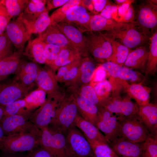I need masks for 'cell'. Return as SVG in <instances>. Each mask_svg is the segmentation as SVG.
Listing matches in <instances>:
<instances>
[{"label": "cell", "mask_w": 157, "mask_h": 157, "mask_svg": "<svg viewBox=\"0 0 157 157\" xmlns=\"http://www.w3.org/2000/svg\"><path fill=\"white\" fill-rule=\"evenodd\" d=\"M40 133L38 129L5 136L0 142V149L7 153L31 151L40 145Z\"/></svg>", "instance_id": "cell-1"}, {"label": "cell", "mask_w": 157, "mask_h": 157, "mask_svg": "<svg viewBox=\"0 0 157 157\" xmlns=\"http://www.w3.org/2000/svg\"><path fill=\"white\" fill-rule=\"evenodd\" d=\"M118 137L135 143H141L149 133L138 115L131 117L117 116Z\"/></svg>", "instance_id": "cell-2"}, {"label": "cell", "mask_w": 157, "mask_h": 157, "mask_svg": "<svg viewBox=\"0 0 157 157\" xmlns=\"http://www.w3.org/2000/svg\"><path fill=\"white\" fill-rule=\"evenodd\" d=\"M105 31L104 33L101 32L105 36L117 41L129 49L141 46L149 38L147 34L138 31L133 23L124 28Z\"/></svg>", "instance_id": "cell-3"}, {"label": "cell", "mask_w": 157, "mask_h": 157, "mask_svg": "<svg viewBox=\"0 0 157 157\" xmlns=\"http://www.w3.org/2000/svg\"><path fill=\"white\" fill-rule=\"evenodd\" d=\"M40 129V147L49 152L53 157H68L66 139L62 133L48 126Z\"/></svg>", "instance_id": "cell-4"}, {"label": "cell", "mask_w": 157, "mask_h": 157, "mask_svg": "<svg viewBox=\"0 0 157 157\" xmlns=\"http://www.w3.org/2000/svg\"><path fill=\"white\" fill-rule=\"evenodd\" d=\"M65 139L68 157H94L89 142L74 127L69 130Z\"/></svg>", "instance_id": "cell-5"}, {"label": "cell", "mask_w": 157, "mask_h": 157, "mask_svg": "<svg viewBox=\"0 0 157 157\" xmlns=\"http://www.w3.org/2000/svg\"><path fill=\"white\" fill-rule=\"evenodd\" d=\"M5 32L17 51L22 53L24 46L27 41L30 39L31 34L21 15L11 20Z\"/></svg>", "instance_id": "cell-6"}, {"label": "cell", "mask_w": 157, "mask_h": 157, "mask_svg": "<svg viewBox=\"0 0 157 157\" xmlns=\"http://www.w3.org/2000/svg\"><path fill=\"white\" fill-rule=\"evenodd\" d=\"M85 33L87 50L94 57L101 60L109 58L112 53V46L103 33L101 32Z\"/></svg>", "instance_id": "cell-7"}, {"label": "cell", "mask_w": 157, "mask_h": 157, "mask_svg": "<svg viewBox=\"0 0 157 157\" xmlns=\"http://www.w3.org/2000/svg\"><path fill=\"white\" fill-rule=\"evenodd\" d=\"M30 117L16 115L4 116L0 122L6 136L24 133L38 130L30 121Z\"/></svg>", "instance_id": "cell-8"}, {"label": "cell", "mask_w": 157, "mask_h": 157, "mask_svg": "<svg viewBox=\"0 0 157 157\" xmlns=\"http://www.w3.org/2000/svg\"><path fill=\"white\" fill-rule=\"evenodd\" d=\"M77 108L74 103L68 104L55 111L50 123L52 128L62 133L73 127L74 122L77 115Z\"/></svg>", "instance_id": "cell-9"}, {"label": "cell", "mask_w": 157, "mask_h": 157, "mask_svg": "<svg viewBox=\"0 0 157 157\" xmlns=\"http://www.w3.org/2000/svg\"><path fill=\"white\" fill-rule=\"evenodd\" d=\"M92 15L79 5L70 8L61 22L74 26L83 33L90 31V22Z\"/></svg>", "instance_id": "cell-10"}, {"label": "cell", "mask_w": 157, "mask_h": 157, "mask_svg": "<svg viewBox=\"0 0 157 157\" xmlns=\"http://www.w3.org/2000/svg\"><path fill=\"white\" fill-rule=\"evenodd\" d=\"M157 0H148L139 7L138 14V23L142 29V32L156 27L157 24Z\"/></svg>", "instance_id": "cell-11"}, {"label": "cell", "mask_w": 157, "mask_h": 157, "mask_svg": "<svg viewBox=\"0 0 157 157\" xmlns=\"http://www.w3.org/2000/svg\"><path fill=\"white\" fill-rule=\"evenodd\" d=\"M99 120L95 126L103 132L108 144L118 137V121L117 116L104 108L99 110Z\"/></svg>", "instance_id": "cell-12"}, {"label": "cell", "mask_w": 157, "mask_h": 157, "mask_svg": "<svg viewBox=\"0 0 157 157\" xmlns=\"http://www.w3.org/2000/svg\"><path fill=\"white\" fill-rule=\"evenodd\" d=\"M104 106L117 116L131 117L137 115L138 106L132 102L130 97H115L108 100Z\"/></svg>", "instance_id": "cell-13"}, {"label": "cell", "mask_w": 157, "mask_h": 157, "mask_svg": "<svg viewBox=\"0 0 157 157\" xmlns=\"http://www.w3.org/2000/svg\"><path fill=\"white\" fill-rule=\"evenodd\" d=\"M28 90L16 82L0 84V105L5 106L23 99L28 94Z\"/></svg>", "instance_id": "cell-14"}, {"label": "cell", "mask_w": 157, "mask_h": 157, "mask_svg": "<svg viewBox=\"0 0 157 157\" xmlns=\"http://www.w3.org/2000/svg\"><path fill=\"white\" fill-rule=\"evenodd\" d=\"M38 38L45 44H55L62 48L68 47L76 49L61 31L57 23L53 21H51L47 28L39 34Z\"/></svg>", "instance_id": "cell-15"}, {"label": "cell", "mask_w": 157, "mask_h": 157, "mask_svg": "<svg viewBox=\"0 0 157 157\" xmlns=\"http://www.w3.org/2000/svg\"><path fill=\"white\" fill-rule=\"evenodd\" d=\"M108 144L120 157H141L142 142L133 143L118 137Z\"/></svg>", "instance_id": "cell-16"}, {"label": "cell", "mask_w": 157, "mask_h": 157, "mask_svg": "<svg viewBox=\"0 0 157 157\" xmlns=\"http://www.w3.org/2000/svg\"><path fill=\"white\" fill-rule=\"evenodd\" d=\"M138 116L149 134H157V105L149 103L138 106Z\"/></svg>", "instance_id": "cell-17"}, {"label": "cell", "mask_w": 157, "mask_h": 157, "mask_svg": "<svg viewBox=\"0 0 157 157\" xmlns=\"http://www.w3.org/2000/svg\"><path fill=\"white\" fill-rule=\"evenodd\" d=\"M56 104L50 101L45 102L30 117V121L39 129L48 126L55 113Z\"/></svg>", "instance_id": "cell-18"}, {"label": "cell", "mask_w": 157, "mask_h": 157, "mask_svg": "<svg viewBox=\"0 0 157 157\" xmlns=\"http://www.w3.org/2000/svg\"><path fill=\"white\" fill-rule=\"evenodd\" d=\"M60 29L73 46L78 51L88 50L85 36L74 26L65 22L57 23Z\"/></svg>", "instance_id": "cell-19"}, {"label": "cell", "mask_w": 157, "mask_h": 157, "mask_svg": "<svg viewBox=\"0 0 157 157\" xmlns=\"http://www.w3.org/2000/svg\"><path fill=\"white\" fill-rule=\"evenodd\" d=\"M122 85L129 97L134 99L138 106L146 105L149 102L150 88L143 85L142 82L129 84L122 81Z\"/></svg>", "instance_id": "cell-20"}, {"label": "cell", "mask_w": 157, "mask_h": 157, "mask_svg": "<svg viewBox=\"0 0 157 157\" xmlns=\"http://www.w3.org/2000/svg\"><path fill=\"white\" fill-rule=\"evenodd\" d=\"M74 125L83 132L88 142L98 141L108 144L104 135L96 126L78 115L74 120Z\"/></svg>", "instance_id": "cell-21"}, {"label": "cell", "mask_w": 157, "mask_h": 157, "mask_svg": "<svg viewBox=\"0 0 157 157\" xmlns=\"http://www.w3.org/2000/svg\"><path fill=\"white\" fill-rule=\"evenodd\" d=\"M130 23H122L113 19H107L99 14H95L92 16L90 21V31L101 32L118 29L126 27Z\"/></svg>", "instance_id": "cell-22"}, {"label": "cell", "mask_w": 157, "mask_h": 157, "mask_svg": "<svg viewBox=\"0 0 157 157\" xmlns=\"http://www.w3.org/2000/svg\"><path fill=\"white\" fill-rule=\"evenodd\" d=\"M148 54L149 51L143 46L131 50L123 66L133 69L145 70Z\"/></svg>", "instance_id": "cell-23"}, {"label": "cell", "mask_w": 157, "mask_h": 157, "mask_svg": "<svg viewBox=\"0 0 157 157\" xmlns=\"http://www.w3.org/2000/svg\"><path fill=\"white\" fill-rule=\"evenodd\" d=\"M45 44L38 37L29 40L23 54L34 62L46 63V59L44 55Z\"/></svg>", "instance_id": "cell-24"}, {"label": "cell", "mask_w": 157, "mask_h": 157, "mask_svg": "<svg viewBox=\"0 0 157 157\" xmlns=\"http://www.w3.org/2000/svg\"><path fill=\"white\" fill-rule=\"evenodd\" d=\"M22 54L17 51L0 60V80L19 70L22 65L20 58Z\"/></svg>", "instance_id": "cell-25"}, {"label": "cell", "mask_w": 157, "mask_h": 157, "mask_svg": "<svg viewBox=\"0 0 157 157\" xmlns=\"http://www.w3.org/2000/svg\"><path fill=\"white\" fill-rule=\"evenodd\" d=\"M77 106L80 109L82 118L95 126L99 120V108L97 106L81 96L77 99Z\"/></svg>", "instance_id": "cell-26"}, {"label": "cell", "mask_w": 157, "mask_h": 157, "mask_svg": "<svg viewBox=\"0 0 157 157\" xmlns=\"http://www.w3.org/2000/svg\"><path fill=\"white\" fill-rule=\"evenodd\" d=\"M20 69L18 77L21 83L28 90L36 80L39 71L38 66L35 63L30 62L26 63Z\"/></svg>", "instance_id": "cell-27"}, {"label": "cell", "mask_w": 157, "mask_h": 157, "mask_svg": "<svg viewBox=\"0 0 157 157\" xmlns=\"http://www.w3.org/2000/svg\"><path fill=\"white\" fill-rule=\"evenodd\" d=\"M105 37L110 43L112 50L111 55L107 61L123 66L131 50L117 41Z\"/></svg>", "instance_id": "cell-28"}, {"label": "cell", "mask_w": 157, "mask_h": 157, "mask_svg": "<svg viewBox=\"0 0 157 157\" xmlns=\"http://www.w3.org/2000/svg\"><path fill=\"white\" fill-rule=\"evenodd\" d=\"M47 0H28L23 13L22 18L26 22L34 21L46 10Z\"/></svg>", "instance_id": "cell-29"}, {"label": "cell", "mask_w": 157, "mask_h": 157, "mask_svg": "<svg viewBox=\"0 0 157 157\" xmlns=\"http://www.w3.org/2000/svg\"><path fill=\"white\" fill-rule=\"evenodd\" d=\"M149 50L145 71L148 74H154L157 69V32H155L149 38Z\"/></svg>", "instance_id": "cell-30"}, {"label": "cell", "mask_w": 157, "mask_h": 157, "mask_svg": "<svg viewBox=\"0 0 157 157\" xmlns=\"http://www.w3.org/2000/svg\"><path fill=\"white\" fill-rule=\"evenodd\" d=\"M24 19L31 34L33 33L39 34L41 33L47 28L51 22L48 12L46 10L33 21L27 22Z\"/></svg>", "instance_id": "cell-31"}, {"label": "cell", "mask_w": 157, "mask_h": 157, "mask_svg": "<svg viewBox=\"0 0 157 157\" xmlns=\"http://www.w3.org/2000/svg\"><path fill=\"white\" fill-rule=\"evenodd\" d=\"M28 0H2L11 19H14L23 12Z\"/></svg>", "instance_id": "cell-32"}, {"label": "cell", "mask_w": 157, "mask_h": 157, "mask_svg": "<svg viewBox=\"0 0 157 157\" xmlns=\"http://www.w3.org/2000/svg\"><path fill=\"white\" fill-rule=\"evenodd\" d=\"M3 106L4 116L19 115L30 117L31 115L30 114V111L27 108L24 99L17 100Z\"/></svg>", "instance_id": "cell-33"}, {"label": "cell", "mask_w": 157, "mask_h": 157, "mask_svg": "<svg viewBox=\"0 0 157 157\" xmlns=\"http://www.w3.org/2000/svg\"><path fill=\"white\" fill-rule=\"evenodd\" d=\"M78 51L73 48H62L57 58L51 64L57 67H62L70 64L77 56Z\"/></svg>", "instance_id": "cell-34"}, {"label": "cell", "mask_w": 157, "mask_h": 157, "mask_svg": "<svg viewBox=\"0 0 157 157\" xmlns=\"http://www.w3.org/2000/svg\"><path fill=\"white\" fill-rule=\"evenodd\" d=\"M24 99L25 101L27 108L31 111L40 106L45 102V92L40 89L36 90L28 94Z\"/></svg>", "instance_id": "cell-35"}, {"label": "cell", "mask_w": 157, "mask_h": 157, "mask_svg": "<svg viewBox=\"0 0 157 157\" xmlns=\"http://www.w3.org/2000/svg\"><path fill=\"white\" fill-rule=\"evenodd\" d=\"M88 142L94 157H120L113 150L108 144L98 141Z\"/></svg>", "instance_id": "cell-36"}, {"label": "cell", "mask_w": 157, "mask_h": 157, "mask_svg": "<svg viewBox=\"0 0 157 157\" xmlns=\"http://www.w3.org/2000/svg\"><path fill=\"white\" fill-rule=\"evenodd\" d=\"M101 66L108 73L111 77V81H109L112 86L113 90L116 89V87L118 85L122 87L121 80L119 78L121 66L109 61L104 63Z\"/></svg>", "instance_id": "cell-37"}, {"label": "cell", "mask_w": 157, "mask_h": 157, "mask_svg": "<svg viewBox=\"0 0 157 157\" xmlns=\"http://www.w3.org/2000/svg\"><path fill=\"white\" fill-rule=\"evenodd\" d=\"M141 157H157V134H149L142 142Z\"/></svg>", "instance_id": "cell-38"}, {"label": "cell", "mask_w": 157, "mask_h": 157, "mask_svg": "<svg viewBox=\"0 0 157 157\" xmlns=\"http://www.w3.org/2000/svg\"><path fill=\"white\" fill-rule=\"evenodd\" d=\"M119 78L129 84L140 83L143 80V76L141 73L124 66L121 67Z\"/></svg>", "instance_id": "cell-39"}, {"label": "cell", "mask_w": 157, "mask_h": 157, "mask_svg": "<svg viewBox=\"0 0 157 157\" xmlns=\"http://www.w3.org/2000/svg\"><path fill=\"white\" fill-rule=\"evenodd\" d=\"M81 0H69L65 4L54 11L50 16L51 21L56 23L61 22L65 18L68 10L71 7L79 5Z\"/></svg>", "instance_id": "cell-40"}, {"label": "cell", "mask_w": 157, "mask_h": 157, "mask_svg": "<svg viewBox=\"0 0 157 157\" xmlns=\"http://www.w3.org/2000/svg\"><path fill=\"white\" fill-rule=\"evenodd\" d=\"M36 81L40 89L44 91H50L54 88L53 80L50 74L45 70H39Z\"/></svg>", "instance_id": "cell-41"}, {"label": "cell", "mask_w": 157, "mask_h": 157, "mask_svg": "<svg viewBox=\"0 0 157 157\" xmlns=\"http://www.w3.org/2000/svg\"><path fill=\"white\" fill-rule=\"evenodd\" d=\"M14 47L4 32L0 35V60L12 54Z\"/></svg>", "instance_id": "cell-42"}, {"label": "cell", "mask_w": 157, "mask_h": 157, "mask_svg": "<svg viewBox=\"0 0 157 157\" xmlns=\"http://www.w3.org/2000/svg\"><path fill=\"white\" fill-rule=\"evenodd\" d=\"M82 72L81 79L84 83L89 82L93 76L95 70V66L94 63L89 60L83 61L80 67Z\"/></svg>", "instance_id": "cell-43"}, {"label": "cell", "mask_w": 157, "mask_h": 157, "mask_svg": "<svg viewBox=\"0 0 157 157\" xmlns=\"http://www.w3.org/2000/svg\"><path fill=\"white\" fill-rule=\"evenodd\" d=\"M62 48L57 45L45 44L44 49V55L46 59V63H52L57 58Z\"/></svg>", "instance_id": "cell-44"}, {"label": "cell", "mask_w": 157, "mask_h": 157, "mask_svg": "<svg viewBox=\"0 0 157 157\" xmlns=\"http://www.w3.org/2000/svg\"><path fill=\"white\" fill-rule=\"evenodd\" d=\"M94 89L99 99V97L107 96L112 91L113 88L110 82L105 79L97 83Z\"/></svg>", "instance_id": "cell-45"}, {"label": "cell", "mask_w": 157, "mask_h": 157, "mask_svg": "<svg viewBox=\"0 0 157 157\" xmlns=\"http://www.w3.org/2000/svg\"><path fill=\"white\" fill-rule=\"evenodd\" d=\"M81 96L92 104L97 106L100 100L97 95L94 88L90 85L83 87L81 90Z\"/></svg>", "instance_id": "cell-46"}, {"label": "cell", "mask_w": 157, "mask_h": 157, "mask_svg": "<svg viewBox=\"0 0 157 157\" xmlns=\"http://www.w3.org/2000/svg\"><path fill=\"white\" fill-rule=\"evenodd\" d=\"M118 5L108 3L101 12L99 14L107 19H113L116 21Z\"/></svg>", "instance_id": "cell-47"}, {"label": "cell", "mask_w": 157, "mask_h": 157, "mask_svg": "<svg viewBox=\"0 0 157 157\" xmlns=\"http://www.w3.org/2000/svg\"><path fill=\"white\" fill-rule=\"evenodd\" d=\"M11 20L2 0H0V35L5 32L7 25Z\"/></svg>", "instance_id": "cell-48"}, {"label": "cell", "mask_w": 157, "mask_h": 157, "mask_svg": "<svg viewBox=\"0 0 157 157\" xmlns=\"http://www.w3.org/2000/svg\"><path fill=\"white\" fill-rule=\"evenodd\" d=\"M29 152L27 157H53L49 152L40 147Z\"/></svg>", "instance_id": "cell-49"}, {"label": "cell", "mask_w": 157, "mask_h": 157, "mask_svg": "<svg viewBox=\"0 0 157 157\" xmlns=\"http://www.w3.org/2000/svg\"><path fill=\"white\" fill-rule=\"evenodd\" d=\"M134 8L131 4L125 15L117 22L123 23H133L135 17Z\"/></svg>", "instance_id": "cell-50"}, {"label": "cell", "mask_w": 157, "mask_h": 157, "mask_svg": "<svg viewBox=\"0 0 157 157\" xmlns=\"http://www.w3.org/2000/svg\"><path fill=\"white\" fill-rule=\"evenodd\" d=\"M69 0H47L46 5V10L49 12L51 10L62 6L67 2Z\"/></svg>", "instance_id": "cell-51"}, {"label": "cell", "mask_w": 157, "mask_h": 157, "mask_svg": "<svg viewBox=\"0 0 157 157\" xmlns=\"http://www.w3.org/2000/svg\"><path fill=\"white\" fill-rule=\"evenodd\" d=\"M94 75V81L99 83L105 80L107 75L106 72L100 65L95 70Z\"/></svg>", "instance_id": "cell-52"}, {"label": "cell", "mask_w": 157, "mask_h": 157, "mask_svg": "<svg viewBox=\"0 0 157 157\" xmlns=\"http://www.w3.org/2000/svg\"><path fill=\"white\" fill-rule=\"evenodd\" d=\"M94 12L97 13L101 12L105 6L109 3V1L106 0H93Z\"/></svg>", "instance_id": "cell-53"}, {"label": "cell", "mask_w": 157, "mask_h": 157, "mask_svg": "<svg viewBox=\"0 0 157 157\" xmlns=\"http://www.w3.org/2000/svg\"><path fill=\"white\" fill-rule=\"evenodd\" d=\"M131 3H127L118 6L117 21L125 15Z\"/></svg>", "instance_id": "cell-54"}, {"label": "cell", "mask_w": 157, "mask_h": 157, "mask_svg": "<svg viewBox=\"0 0 157 157\" xmlns=\"http://www.w3.org/2000/svg\"><path fill=\"white\" fill-rule=\"evenodd\" d=\"M78 71V68L76 67L72 68L63 76L65 80H70L74 78L76 76Z\"/></svg>", "instance_id": "cell-55"}, {"label": "cell", "mask_w": 157, "mask_h": 157, "mask_svg": "<svg viewBox=\"0 0 157 157\" xmlns=\"http://www.w3.org/2000/svg\"><path fill=\"white\" fill-rule=\"evenodd\" d=\"M17 153L3 152V154L1 157H27V156H24Z\"/></svg>", "instance_id": "cell-56"}, {"label": "cell", "mask_w": 157, "mask_h": 157, "mask_svg": "<svg viewBox=\"0 0 157 157\" xmlns=\"http://www.w3.org/2000/svg\"><path fill=\"white\" fill-rule=\"evenodd\" d=\"M68 71L67 67L65 66L61 67L59 69L57 76L60 77L64 75Z\"/></svg>", "instance_id": "cell-57"}, {"label": "cell", "mask_w": 157, "mask_h": 157, "mask_svg": "<svg viewBox=\"0 0 157 157\" xmlns=\"http://www.w3.org/2000/svg\"><path fill=\"white\" fill-rule=\"evenodd\" d=\"M115 1L118 6L127 3H132L134 2V1L131 0H115Z\"/></svg>", "instance_id": "cell-58"}, {"label": "cell", "mask_w": 157, "mask_h": 157, "mask_svg": "<svg viewBox=\"0 0 157 157\" xmlns=\"http://www.w3.org/2000/svg\"><path fill=\"white\" fill-rule=\"evenodd\" d=\"M4 116V109L3 106L0 105V122Z\"/></svg>", "instance_id": "cell-59"}, {"label": "cell", "mask_w": 157, "mask_h": 157, "mask_svg": "<svg viewBox=\"0 0 157 157\" xmlns=\"http://www.w3.org/2000/svg\"><path fill=\"white\" fill-rule=\"evenodd\" d=\"M5 136L4 131L0 125V142Z\"/></svg>", "instance_id": "cell-60"}]
</instances>
